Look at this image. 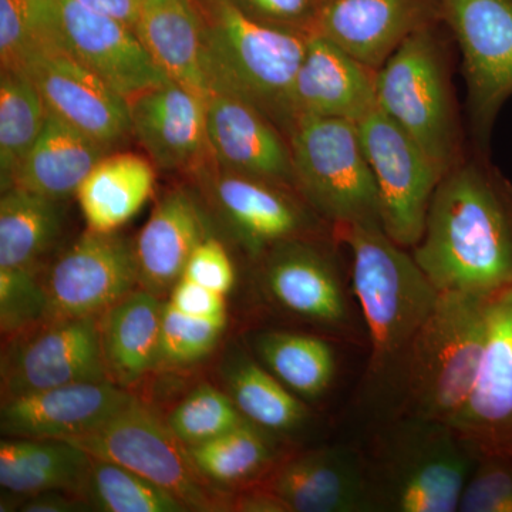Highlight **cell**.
I'll return each instance as SVG.
<instances>
[{
	"label": "cell",
	"mask_w": 512,
	"mask_h": 512,
	"mask_svg": "<svg viewBox=\"0 0 512 512\" xmlns=\"http://www.w3.org/2000/svg\"><path fill=\"white\" fill-rule=\"evenodd\" d=\"M335 237L352 255V291L370 343L367 396L394 403L407 353L440 292L412 252L397 245L382 225H353L338 229Z\"/></svg>",
	"instance_id": "obj_2"
},
{
	"label": "cell",
	"mask_w": 512,
	"mask_h": 512,
	"mask_svg": "<svg viewBox=\"0 0 512 512\" xmlns=\"http://www.w3.org/2000/svg\"><path fill=\"white\" fill-rule=\"evenodd\" d=\"M110 380L99 318H50L10 338L2 355V400Z\"/></svg>",
	"instance_id": "obj_13"
},
{
	"label": "cell",
	"mask_w": 512,
	"mask_h": 512,
	"mask_svg": "<svg viewBox=\"0 0 512 512\" xmlns=\"http://www.w3.org/2000/svg\"><path fill=\"white\" fill-rule=\"evenodd\" d=\"M45 285L50 318H100L140 286L134 242L89 229L60 255Z\"/></svg>",
	"instance_id": "obj_15"
},
{
	"label": "cell",
	"mask_w": 512,
	"mask_h": 512,
	"mask_svg": "<svg viewBox=\"0 0 512 512\" xmlns=\"http://www.w3.org/2000/svg\"><path fill=\"white\" fill-rule=\"evenodd\" d=\"M377 70L312 33L289 90L286 131L303 119H365L377 109Z\"/></svg>",
	"instance_id": "obj_19"
},
{
	"label": "cell",
	"mask_w": 512,
	"mask_h": 512,
	"mask_svg": "<svg viewBox=\"0 0 512 512\" xmlns=\"http://www.w3.org/2000/svg\"><path fill=\"white\" fill-rule=\"evenodd\" d=\"M52 36L128 101L171 80L130 25L74 0H56Z\"/></svg>",
	"instance_id": "obj_16"
},
{
	"label": "cell",
	"mask_w": 512,
	"mask_h": 512,
	"mask_svg": "<svg viewBox=\"0 0 512 512\" xmlns=\"http://www.w3.org/2000/svg\"><path fill=\"white\" fill-rule=\"evenodd\" d=\"M128 106L133 136L156 167L195 174L211 160L204 97L168 80Z\"/></svg>",
	"instance_id": "obj_20"
},
{
	"label": "cell",
	"mask_w": 512,
	"mask_h": 512,
	"mask_svg": "<svg viewBox=\"0 0 512 512\" xmlns=\"http://www.w3.org/2000/svg\"><path fill=\"white\" fill-rule=\"evenodd\" d=\"M188 448L195 468L217 485L264 480L282 460L278 436L254 423L242 424L220 437Z\"/></svg>",
	"instance_id": "obj_33"
},
{
	"label": "cell",
	"mask_w": 512,
	"mask_h": 512,
	"mask_svg": "<svg viewBox=\"0 0 512 512\" xmlns=\"http://www.w3.org/2000/svg\"><path fill=\"white\" fill-rule=\"evenodd\" d=\"M227 322L194 318L165 303L161 322L158 366H187L200 362L217 345Z\"/></svg>",
	"instance_id": "obj_39"
},
{
	"label": "cell",
	"mask_w": 512,
	"mask_h": 512,
	"mask_svg": "<svg viewBox=\"0 0 512 512\" xmlns=\"http://www.w3.org/2000/svg\"><path fill=\"white\" fill-rule=\"evenodd\" d=\"M164 306L160 296L140 286L100 316L101 348L111 382L131 386L158 366Z\"/></svg>",
	"instance_id": "obj_25"
},
{
	"label": "cell",
	"mask_w": 512,
	"mask_h": 512,
	"mask_svg": "<svg viewBox=\"0 0 512 512\" xmlns=\"http://www.w3.org/2000/svg\"><path fill=\"white\" fill-rule=\"evenodd\" d=\"M156 170L148 157L106 154L76 192L90 231L116 232L136 217L153 195Z\"/></svg>",
	"instance_id": "obj_29"
},
{
	"label": "cell",
	"mask_w": 512,
	"mask_h": 512,
	"mask_svg": "<svg viewBox=\"0 0 512 512\" xmlns=\"http://www.w3.org/2000/svg\"><path fill=\"white\" fill-rule=\"evenodd\" d=\"M224 380L239 412L275 436L299 433L312 419L308 404L248 353L235 352L228 357Z\"/></svg>",
	"instance_id": "obj_31"
},
{
	"label": "cell",
	"mask_w": 512,
	"mask_h": 512,
	"mask_svg": "<svg viewBox=\"0 0 512 512\" xmlns=\"http://www.w3.org/2000/svg\"><path fill=\"white\" fill-rule=\"evenodd\" d=\"M413 258L440 293L494 298L512 286V183L485 160L441 178Z\"/></svg>",
	"instance_id": "obj_1"
},
{
	"label": "cell",
	"mask_w": 512,
	"mask_h": 512,
	"mask_svg": "<svg viewBox=\"0 0 512 512\" xmlns=\"http://www.w3.org/2000/svg\"><path fill=\"white\" fill-rule=\"evenodd\" d=\"M261 485L288 512H379L365 451L345 444L286 454Z\"/></svg>",
	"instance_id": "obj_17"
},
{
	"label": "cell",
	"mask_w": 512,
	"mask_h": 512,
	"mask_svg": "<svg viewBox=\"0 0 512 512\" xmlns=\"http://www.w3.org/2000/svg\"><path fill=\"white\" fill-rule=\"evenodd\" d=\"M90 505L80 495L66 491H46L30 495L19 505L20 511L25 512H77L92 510Z\"/></svg>",
	"instance_id": "obj_44"
},
{
	"label": "cell",
	"mask_w": 512,
	"mask_h": 512,
	"mask_svg": "<svg viewBox=\"0 0 512 512\" xmlns=\"http://www.w3.org/2000/svg\"><path fill=\"white\" fill-rule=\"evenodd\" d=\"M439 13L460 46L471 126L485 147L512 96V0H439Z\"/></svg>",
	"instance_id": "obj_11"
},
{
	"label": "cell",
	"mask_w": 512,
	"mask_h": 512,
	"mask_svg": "<svg viewBox=\"0 0 512 512\" xmlns=\"http://www.w3.org/2000/svg\"><path fill=\"white\" fill-rule=\"evenodd\" d=\"M286 137L295 191L333 232L382 225L379 191L356 121L303 119Z\"/></svg>",
	"instance_id": "obj_6"
},
{
	"label": "cell",
	"mask_w": 512,
	"mask_h": 512,
	"mask_svg": "<svg viewBox=\"0 0 512 512\" xmlns=\"http://www.w3.org/2000/svg\"><path fill=\"white\" fill-rule=\"evenodd\" d=\"M252 19L275 28L313 33L326 0H232Z\"/></svg>",
	"instance_id": "obj_41"
},
{
	"label": "cell",
	"mask_w": 512,
	"mask_h": 512,
	"mask_svg": "<svg viewBox=\"0 0 512 512\" xmlns=\"http://www.w3.org/2000/svg\"><path fill=\"white\" fill-rule=\"evenodd\" d=\"M69 443L160 485L190 511H232L234 497L202 476L192 464L187 446L140 400L134 399L99 427Z\"/></svg>",
	"instance_id": "obj_9"
},
{
	"label": "cell",
	"mask_w": 512,
	"mask_h": 512,
	"mask_svg": "<svg viewBox=\"0 0 512 512\" xmlns=\"http://www.w3.org/2000/svg\"><path fill=\"white\" fill-rule=\"evenodd\" d=\"M194 3L202 25L208 96L222 93L248 101L285 133L289 90L312 33L265 25L232 0Z\"/></svg>",
	"instance_id": "obj_3"
},
{
	"label": "cell",
	"mask_w": 512,
	"mask_h": 512,
	"mask_svg": "<svg viewBox=\"0 0 512 512\" xmlns=\"http://www.w3.org/2000/svg\"><path fill=\"white\" fill-rule=\"evenodd\" d=\"M195 174L225 227L252 258L288 239L326 237L325 227L330 228L292 188L232 173L212 158Z\"/></svg>",
	"instance_id": "obj_12"
},
{
	"label": "cell",
	"mask_w": 512,
	"mask_h": 512,
	"mask_svg": "<svg viewBox=\"0 0 512 512\" xmlns=\"http://www.w3.org/2000/svg\"><path fill=\"white\" fill-rule=\"evenodd\" d=\"M136 397L101 380L53 387L2 400L0 430L10 439L70 441L109 420Z\"/></svg>",
	"instance_id": "obj_21"
},
{
	"label": "cell",
	"mask_w": 512,
	"mask_h": 512,
	"mask_svg": "<svg viewBox=\"0 0 512 512\" xmlns=\"http://www.w3.org/2000/svg\"><path fill=\"white\" fill-rule=\"evenodd\" d=\"M49 110L32 79L20 70L0 73V183L12 188L16 173L45 128Z\"/></svg>",
	"instance_id": "obj_34"
},
{
	"label": "cell",
	"mask_w": 512,
	"mask_h": 512,
	"mask_svg": "<svg viewBox=\"0 0 512 512\" xmlns=\"http://www.w3.org/2000/svg\"><path fill=\"white\" fill-rule=\"evenodd\" d=\"M165 423L181 443L191 447L251 421L239 412L228 393L202 384L175 407Z\"/></svg>",
	"instance_id": "obj_36"
},
{
	"label": "cell",
	"mask_w": 512,
	"mask_h": 512,
	"mask_svg": "<svg viewBox=\"0 0 512 512\" xmlns=\"http://www.w3.org/2000/svg\"><path fill=\"white\" fill-rule=\"evenodd\" d=\"M458 512H512V458L478 457Z\"/></svg>",
	"instance_id": "obj_40"
},
{
	"label": "cell",
	"mask_w": 512,
	"mask_h": 512,
	"mask_svg": "<svg viewBox=\"0 0 512 512\" xmlns=\"http://www.w3.org/2000/svg\"><path fill=\"white\" fill-rule=\"evenodd\" d=\"M326 237L293 238L259 256L258 279L278 311L348 343L367 338L365 320Z\"/></svg>",
	"instance_id": "obj_8"
},
{
	"label": "cell",
	"mask_w": 512,
	"mask_h": 512,
	"mask_svg": "<svg viewBox=\"0 0 512 512\" xmlns=\"http://www.w3.org/2000/svg\"><path fill=\"white\" fill-rule=\"evenodd\" d=\"M200 202L185 190L165 194L134 241L141 288L163 298L183 278L194 249L210 237Z\"/></svg>",
	"instance_id": "obj_24"
},
{
	"label": "cell",
	"mask_w": 512,
	"mask_h": 512,
	"mask_svg": "<svg viewBox=\"0 0 512 512\" xmlns=\"http://www.w3.org/2000/svg\"><path fill=\"white\" fill-rule=\"evenodd\" d=\"M205 107L215 164L295 190L291 147L275 121L254 104L229 94L211 93Z\"/></svg>",
	"instance_id": "obj_22"
},
{
	"label": "cell",
	"mask_w": 512,
	"mask_h": 512,
	"mask_svg": "<svg viewBox=\"0 0 512 512\" xmlns=\"http://www.w3.org/2000/svg\"><path fill=\"white\" fill-rule=\"evenodd\" d=\"M379 512H458L477 457L446 421L392 414L365 451Z\"/></svg>",
	"instance_id": "obj_4"
},
{
	"label": "cell",
	"mask_w": 512,
	"mask_h": 512,
	"mask_svg": "<svg viewBox=\"0 0 512 512\" xmlns=\"http://www.w3.org/2000/svg\"><path fill=\"white\" fill-rule=\"evenodd\" d=\"M183 276L222 295L235 284V268L227 249L212 235L194 249Z\"/></svg>",
	"instance_id": "obj_42"
},
{
	"label": "cell",
	"mask_w": 512,
	"mask_h": 512,
	"mask_svg": "<svg viewBox=\"0 0 512 512\" xmlns=\"http://www.w3.org/2000/svg\"><path fill=\"white\" fill-rule=\"evenodd\" d=\"M84 8L123 20L134 30L140 19V0H74Z\"/></svg>",
	"instance_id": "obj_45"
},
{
	"label": "cell",
	"mask_w": 512,
	"mask_h": 512,
	"mask_svg": "<svg viewBox=\"0 0 512 512\" xmlns=\"http://www.w3.org/2000/svg\"><path fill=\"white\" fill-rule=\"evenodd\" d=\"M55 0H0L2 70H20L46 32Z\"/></svg>",
	"instance_id": "obj_38"
},
{
	"label": "cell",
	"mask_w": 512,
	"mask_h": 512,
	"mask_svg": "<svg viewBox=\"0 0 512 512\" xmlns=\"http://www.w3.org/2000/svg\"><path fill=\"white\" fill-rule=\"evenodd\" d=\"M379 191L384 232L406 249L419 244L444 174L399 124L375 109L357 123Z\"/></svg>",
	"instance_id": "obj_10"
},
{
	"label": "cell",
	"mask_w": 512,
	"mask_h": 512,
	"mask_svg": "<svg viewBox=\"0 0 512 512\" xmlns=\"http://www.w3.org/2000/svg\"><path fill=\"white\" fill-rule=\"evenodd\" d=\"M170 303L185 315L227 322L225 295L211 291L184 276L171 291Z\"/></svg>",
	"instance_id": "obj_43"
},
{
	"label": "cell",
	"mask_w": 512,
	"mask_h": 512,
	"mask_svg": "<svg viewBox=\"0 0 512 512\" xmlns=\"http://www.w3.org/2000/svg\"><path fill=\"white\" fill-rule=\"evenodd\" d=\"M90 466L92 456L69 441L10 437L0 441V485L23 500L46 491L83 497Z\"/></svg>",
	"instance_id": "obj_28"
},
{
	"label": "cell",
	"mask_w": 512,
	"mask_h": 512,
	"mask_svg": "<svg viewBox=\"0 0 512 512\" xmlns=\"http://www.w3.org/2000/svg\"><path fill=\"white\" fill-rule=\"evenodd\" d=\"M377 109L409 134L446 174L461 160L446 63L430 26L407 37L377 70Z\"/></svg>",
	"instance_id": "obj_7"
},
{
	"label": "cell",
	"mask_w": 512,
	"mask_h": 512,
	"mask_svg": "<svg viewBox=\"0 0 512 512\" xmlns=\"http://www.w3.org/2000/svg\"><path fill=\"white\" fill-rule=\"evenodd\" d=\"M255 356L303 402L323 399L338 375V356L329 339L293 330H265L252 339Z\"/></svg>",
	"instance_id": "obj_30"
},
{
	"label": "cell",
	"mask_w": 512,
	"mask_h": 512,
	"mask_svg": "<svg viewBox=\"0 0 512 512\" xmlns=\"http://www.w3.org/2000/svg\"><path fill=\"white\" fill-rule=\"evenodd\" d=\"M50 318L45 279L37 268H0V329L13 338Z\"/></svg>",
	"instance_id": "obj_37"
},
{
	"label": "cell",
	"mask_w": 512,
	"mask_h": 512,
	"mask_svg": "<svg viewBox=\"0 0 512 512\" xmlns=\"http://www.w3.org/2000/svg\"><path fill=\"white\" fill-rule=\"evenodd\" d=\"M491 298L440 293L404 362L392 414L451 424L476 387L487 342Z\"/></svg>",
	"instance_id": "obj_5"
},
{
	"label": "cell",
	"mask_w": 512,
	"mask_h": 512,
	"mask_svg": "<svg viewBox=\"0 0 512 512\" xmlns=\"http://www.w3.org/2000/svg\"><path fill=\"white\" fill-rule=\"evenodd\" d=\"M136 32L171 80L207 99L204 40L194 0H140Z\"/></svg>",
	"instance_id": "obj_26"
},
{
	"label": "cell",
	"mask_w": 512,
	"mask_h": 512,
	"mask_svg": "<svg viewBox=\"0 0 512 512\" xmlns=\"http://www.w3.org/2000/svg\"><path fill=\"white\" fill-rule=\"evenodd\" d=\"M20 72L32 79L53 116L109 150L133 134L126 97L74 59L53 36L33 47Z\"/></svg>",
	"instance_id": "obj_14"
},
{
	"label": "cell",
	"mask_w": 512,
	"mask_h": 512,
	"mask_svg": "<svg viewBox=\"0 0 512 512\" xmlns=\"http://www.w3.org/2000/svg\"><path fill=\"white\" fill-rule=\"evenodd\" d=\"M451 426L477 458H512V286L491 298L480 375Z\"/></svg>",
	"instance_id": "obj_18"
},
{
	"label": "cell",
	"mask_w": 512,
	"mask_h": 512,
	"mask_svg": "<svg viewBox=\"0 0 512 512\" xmlns=\"http://www.w3.org/2000/svg\"><path fill=\"white\" fill-rule=\"evenodd\" d=\"M109 151L49 111L45 128L20 165L12 188L67 201Z\"/></svg>",
	"instance_id": "obj_27"
},
{
	"label": "cell",
	"mask_w": 512,
	"mask_h": 512,
	"mask_svg": "<svg viewBox=\"0 0 512 512\" xmlns=\"http://www.w3.org/2000/svg\"><path fill=\"white\" fill-rule=\"evenodd\" d=\"M84 500L103 512H185L183 501L160 485L111 461L92 457Z\"/></svg>",
	"instance_id": "obj_35"
},
{
	"label": "cell",
	"mask_w": 512,
	"mask_h": 512,
	"mask_svg": "<svg viewBox=\"0 0 512 512\" xmlns=\"http://www.w3.org/2000/svg\"><path fill=\"white\" fill-rule=\"evenodd\" d=\"M439 0H326L313 33L379 70L407 37L430 26Z\"/></svg>",
	"instance_id": "obj_23"
},
{
	"label": "cell",
	"mask_w": 512,
	"mask_h": 512,
	"mask_svg": "<svg viewBox=\"0 0 512 512\" xmlns=\"http://www.w3.org/2000/svg\"><path fill=\"white\" fill-rule=\"evenodd\" d=\"M66 201L13 187L0 200V268H37L63 234Z\"/></svg>",
	"instance_id": "obj_32"
}]
</instances>
